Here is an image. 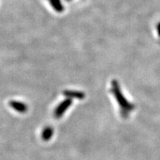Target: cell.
I'll use <instances>...</instances> for the list:
<instances>
[{
    "instance_id": "6da1fadb",
    "label": "cell",
    "mask_w": 160,
    "mask_h": 160,
    "mask_svg": "<svg viewBox=\"0 0 160 160\" xmlns=\"http://www.w3.org/2000/svg\"><path fill=\"white\" fill-rule=\"evenodd\" d=\"M112 91H113V93L115 94V97L117 98L118 102H119L120 104V105H121L122 112V115L125 117V116L128 114V112L131 111L133 108L131 107V105H130L128 102H126L125 99L121 93V92H120L119 88V86H118L117 82L115 81L112 82Z\"/></svg>"
},
{
    "instance_id": "52a82bcc",
    "label": "cell",
    "mask_w": 160,
    "mask_h": 160,
    "mask_svg": "<svg viewBox=\"0 0 160 160\" xmlns=\"http://www.w3.org/2000/svg\"><path fill=\"white\" fill-rule=\"evenodd\" d=\"M68 1H71V0H68Z\"/></svg>"
},
{
    "instance_id": "277c9868",
    "label": "cell",
    "mask_w": 160,
    "mask_h": 160,
    "mask_svg": "<svg viewBox=\"0 0 160 160\" xmlns=\"http://www.w3.org/2000/svg\"><path fill=\"white\" fill-rule=\"evenodd\" d=\"M64 95L69 98H76V99H84L85 98V93L80 91H65L63 92Z\"/></svg>"
},
{
    "instance_id": "5b68a950",
    "label": "cell",
    "mask_w": 160,
    "mask_h": 160,
    "mask_svg": "<svg viewBox=\"0 0 160 160\" xmlns=\"http://www.w3.org/2000/svg\"><path fill=\"white\" fill-rule=\"evenodd\" d=\"M48 2L56 11L62 13L64 11V6L61 0H48Z\"/></svg>"
},
{
    "instance_id": "8992f818",
    "label": "cell",
    "mask_w": 160,
    "mask_h": 160,
    "mask_svg": "<svg viewBox=\"0 0 160 160\" xmlns=\"http://www.w3.org/2000/svg\"><path fill=\"white\" fill-rule=\"evenodd\" d=\"M53 133V130L51 128V127H47L44 129L42 131V138L43 140L45 141H48L52 137Z\"/></svg>"
},
{
    "instance_id": "3957f363",
    "label": "cell",
    "mask_w": 160,
    "mask_h": 160,
    "mask_svg": "<svg viewBox=\"0 0 160 160\" xmlns=\"http://www.w3.org/2000/svg\"><path fill=\"white\" fill-rule=\"evenodd\" d=\"M9 105L12 108H13L15 111H17L19 113H25L28 111V106L25 103L20 102L17 101H11L9 102Z\"/></svg>"
},
{
    "instance_id": "7a4b0ae2",
    "label": "cell",
    "mask_w": 160,
    "mask_h": 160,
    "mask_svg": "<svg viewBox=\"0 0 160 160\" xmlns=\"http://www.w3.org/2000/svg\"><path fill=\"white\" fill-rule=\"evenodd\" d=\"M72 104V100L70 99L69 98L67 99H65L62 103L59 104V105H58V107L56 108L54 111V116L56 118L59 119L63 115V113H65V111L69 108V106Z\"/></svg>"
}]
</instances>
